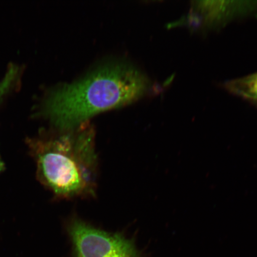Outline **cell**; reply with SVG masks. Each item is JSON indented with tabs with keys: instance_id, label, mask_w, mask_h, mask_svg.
<instances>
[{
	"instance_id": "1",
	"label": "cell",
	"mask_w": 257,
	"mask_h": 257,
	"mask_svg": "<svg viewBox=\"0 0 257 257\" xmlns=\"http://www.w3.org/2000/svg\"><path fill=\"white\" fill-rule=\"evenodd\" d=\"M153 89L149 77L136 67L108 63L76 82L48 90L34 114L59 131L72 130L92 115L137 100Z\"/></svg>"
},
{
	"instance_id": "2",
	"label": "cell",
	"mask_w": 257,
	"mask_h": 257,
	"mask_svg": "<svg viewBox=\"0 0 257 257\" xmlns=\"http://www.w3.org/2000/svg\"><path fill=\"white\" fill-rule=\"evenodd\" d=\"M60 132L28 139L38 179L58 197L94 195L97 167L94 128L86 121Z\"/></svg>"
},
{
	"instance_id": "3",
	"label": "cell",
	"mask_w": 257,
	"mask_h": 257,
	"mask_svg": "<svg viewBox=\"0 0 257 257\" xmlns=\"http://www.w3.org/2000/svg\"><path fill=\"white\" fill-rule=\"evenodd\" d=\"M252 16H257V2L194 1L187 14L172 27H186L193 31H214Z\"/></svg>"
},
{
	"instance_id": "4",
	"label": "cell",
	"mask_w": 257,
	"mask_h": 257,
	"mask_svg": "<svg viewBox=\"0 0 257 257\" xmlns=\"http://www.w3.org/2000/svg\"><path fill=\"white\" fill-rule=\"evenodd\" d=\"M76 257H140L133 241L75 219L68 227Z\"/></svg>"
},
{
	"instance_id": "5",
	"label": "cell",
	"mask_w": 257,
	"mask_h": 257,
	"mask_svg": "<svg viewBox=\"0 0 257 257\" xmlns=\"http://www.w3.org/2000/svg\"><path fill=\"white\" fill-rule=\"evenodd\" d=\"M230 94L238 96L257 108V72L228 80L223 84Z\"/></svg>"
},
{
	"instance_id": "6",
	"label": "cell",
	"mask_w": 257,
	"mask_h": 257,
	"mask_svg": "<svg viewBox=\"0 0 257 257\" xmlns=\"http://www.w3.org/2000/svg\"><path fill=\"white\" fill-rule=\"evenodd\" d=\"M23 67L11 63L3 78L0 79V105L6 96L20 85Z\"/></svg>"
}]
</instances>
